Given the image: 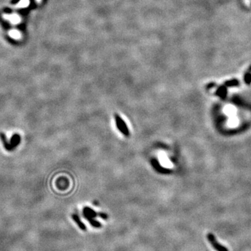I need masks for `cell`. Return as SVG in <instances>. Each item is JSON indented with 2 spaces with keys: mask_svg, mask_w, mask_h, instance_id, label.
<instances>
[{
  "mask_svg": "<svg viewBox=\"0 0 251 251\" xmlns=\"http://www.w3.org/2000/svg\"><path fill=\"white\" fill-rule=\"evenodd\" d=\"M207 239L208 241H209V242L210 243L211 246L216 251H228L227 248H225V246H223V245L219 244V243L217 242L214 235L211 234V233H209V234H207Z\"/></svg>",
  "mask_w": 251,
  "mask_h": 251,
  "instance_id": "cell-2",
  "label": "cell"
},
{
  "mask_svg": "<svg viewBox=\"0 0 251 251\" xmlns=\"http://www.w3.org/2000/svg\"><path fill=\"white\" fill-rule=\"evenodd\" d=\"M72 218L74 220V221H75V222L76 223V224L78 225V227H79L80 228L82 229V230L86 231V229H87V227H86L85 224H84V223H82L81 221H80L79 217H78L77 215H75V214L72 215Z\"/></svg>",
  "mask_w": 251,
  "mask_h": 251,
  "instance_id": "cell-3",
  "label": "cell"
},
{
  "mask_svg": "<svg viewBox=\"0 0 251 251\" xmlns=\"http://www.w3.org/2000/svg\"><path fill=\"white\" fill-rule=\"evenodd\" d=\"M0 138H1V142L3 143L4 147L8 152H12L17 147L21 142L20 135L17 133H15L14 135L11 137V140L9 142L7 141V138L6 135L4 133H0Z\"/></svg>",
  "mask_w": 251,
  "mask_h": 251,
  "instance_id": "cell-1",
  "label": "cell"
}]
</instances>
